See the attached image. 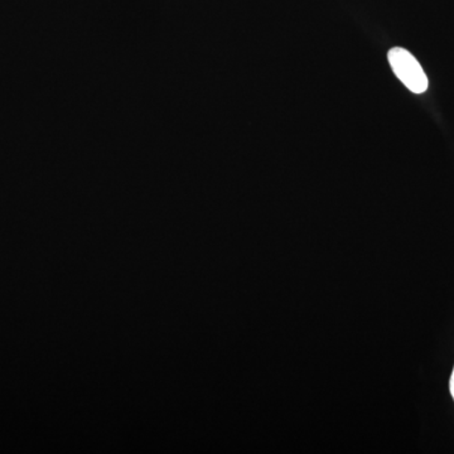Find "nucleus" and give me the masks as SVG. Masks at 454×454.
Masks as SVG:
<instances>
[{"instance_id": "obj_1", "label": "nucleus", "mask_w": 454, "mask_h": 454, "mask_svg": "<svg viewBox=\"0 0 454 454\" xmlns=\"http://www.w3.org/2000/svg\"><path fill=\"white\" fill-rule=\"evenodd\" d=\"M391 70L406 89L414 94H423L428 90V77L417 59L409 51L395 47L387 53Z\"/></svg>"}, {"instance_id": "obj_2", "label": "nucleus", "mask_w": 454, "mask_h": 454, "mask_svg": "<svg viewBox=\"0 0 454 454\" xmlns=\"http://www.w3.org/2000/svg\"><path fill=\"white\" fill-rule=\"evenodd\" d=\"M450 394H452V396H453V399H454V369H453V372H452V376H450Z\"/></svg>"}]
</instances>
